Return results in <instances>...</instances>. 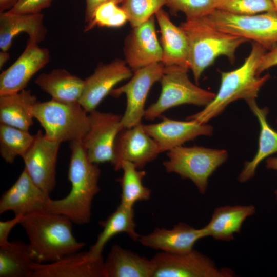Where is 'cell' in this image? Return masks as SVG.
I'll list each match as a JSON object with an SVG mask.
<instances>
[{"label": "cell", "instance_id": "8d00e7d4", "mask_svg": "<svg viewBox=\"0 0 277 277\" xmlns=\"http://www.w3.org/2000/svg\"><path fill=\"white\" fill-rule=\"evenodd\" d=\"M24 215H16L13 219L7 221H0V247L7 244L8 236L13 228L21 223Z\"/></svg>", "mask_w": 277, "mask_h": 277}, {"label": "cell", "instance_id": "603a6c76", "mask_svg": "<svg viewBox=\"0 0 277 277\" xmlns=\"http://www.w3.org/2000/svg\"><path fill=\"white\" fill-rule=\"evenodd\" d=\"M104 270L105 277H153L154 264L151 259L115 244L104 260Z\"/></svg>", "mask_w": 277, "mask_h": 277}, {"label": "cell", "instance_id": "ba28073f", "mask_svg": "<svg viewBox=\"0 0 277 277\" xmlns=\"http://www.w3.org/2000/svg\"><path fill=\"white\" fill-rule=\"evenodd\" d=\"M219 29L252 40L267 50L277 47V14L267 12L253 15H237L215 10L208 16Z\"/></svg>", "mask_w": 277, "mask_h": 277}, {"label": "cell", "instance_id": "5b68a950", "mask_svg": "<svg viewBox=\"0 0 277 277\" xmlns=\"http://www.w3.org/2000/svg\"><path fill=\"white\" fill-rule=\"evenodd\" d=\"M78 102L66 103L54 99L38 102L33 115L49 140L61 143L82 141L90 128L89 115Z\"/></svg>", "mask_w": 277, "mask_h": 277}, {"label": "cell", "instance_id": "484cf974", "mask_svg": "<svg viewBox=\"0 0 277 277\" xmlns=\"http://www.w3.org/2000/svg\"><path fill=\"white\" fill-rule=\"evenodd\" d=\"M37 102L30 90L0 96V123L28 131L33 123V109Z\"/></svg>", "mask_w": 277, "mask_h": 277}, {"label": "cell", "instance_id": "277c9868", "mask_svg": "<svg viewBox=\"0 0 277 277\" xmlns=\"http://www.w3.org/2000/svg\"><path fill=\"white\" fill-rule=\"evenodd\" d=\"M180 27L188 41L190 69L196 83H198L204 71L219 56H226L233 63L236 49L249 41L219 29L208 16L186 19L181 23Z\"/></svg>", "mask_w": 277, "mask_h": 277}, {"label": "cell", "instance_id": "d4e9b609", "mask_svg": "<svg viewBox=\"0 0 277 277\" xmlns=\"http://www.w3.org/2000/svg\"><path fill=\"white\" fill-rule=\"evenodd\" d=\"M34 82L52 99L66 103L78 102L85 86V80L64 69L42 73Z\"/></svg>", "mask_w": 277, "mask_h": 277}, {"label": "cell", "instance_id": "ac0fdd59", "mask_svg": "<svg viewBox=\"0 0 277 277\" xmlns=\"http://www.w3.org/2000/svg\"><path fill=\"white\" fill-rule=\"evenodd\" d=\"M146 133L158 145L161 153L182 146L185 142L200 136H209L213 128L209 124H200L192 120L181 121L164 117L158 123L144 125Z\"/></svg>", "mask_w": 277, "mask_h": 277}, {"label": "cell", "instance_id": "30bf717a", "mask_svg": "<svg viewBox=\"0 0 277 277\" xmlns=\"http://www.w3.org/2000/svg\"><path fill=\"white\" fill-rule=\"evenodd\" d=\"M164 68L165 66L161 62L141 68L134 72L128 83L110 92V94L115 97L122 94L126 96L127 106L121 118L124 128H131L142 123L148 93L152 85L160 81Z\"/></svg>", "mask_w": 277, "mask_h": 277}, {"label": "cell", "instance_id": "2e32d148", "mask_svg": "<svg viewBox=\"0 0 277 277\" xmlns=\"http://www.w3.org/2000/svg\"><path fill=\"white\" fill-rule=\"evenodd\" d=\"M155 15L142 24L133 27L125 38V62L134 72L151 64L161 62L162 48L156 34Z\"/></svg>", "mask_w": 277, "mask_h": 277}, {"label": "cell", "instance_id": "7402d4cb", "mask_svg": "<svg viewBox=\"0 0 277 277\" xmlns=\"http://www.w3.org/2000/svg\"><path fill=\"white\" fill-rule=\"evenodd\" d=\"M42 13L29 14H12L7 11L0 13V49L7 51L13 38L21 32L26 33L29 39L38 43L43 41L47 33Z\"/></svg>", "mask_w": 277, "mask_h": 277}, {"label": "cell", "instance_id": "9c48e42d", "mask_svg": "<svg viewBox=\"0 0 277 277\" xmlns=\"http://www.w3.org/2000/svg\"><path fill=\"white\" fill-rule=\"evenodd\" d=\"M154 264L153 277H230L232 270L219 268L213 261L193 249L184 253L161 251L151 258Z\"/></svg>", "mask_w": 277, "mask_h": 277}, {"label": "cell", "instance_id": "3957f363", "mask_svg": "<svg viewBox=\"0 0 277 277\" xmlns=\"http://www.w3.org/2000/svg\"><path fill=\"white\" fill-rule=\"evenodd\" d=\"M266 52L264 47L254 42L242 65L232 71L220 72V86L213 100L202 110L188 117L187 120L206 124L236 100L243 99L247 104L255 101L261 88L270 77L268 73L261 77L258 74L260 62Z\"/></svg>", "mask_w": 277, "mask_h": 277}, {"label": "cell", "instance_id": "1f68e13d", "mask_svg": "<svg viewBox=\"0 0 277 277\" xmlns=\"http://www.w3.org/2000/svg\"><path fill=\"white\" fill-rule=\"evenodd\" d=\"M167 0H124L121 8L126 12L132 27L148 20L164 5Z\"/></svg>", "mask_w": 277, "mask_h": 277}, {"label": "cell", "instance_id": "52a82bcc", "mask_svg": "<svg viewBox=\"0 0 277 277\" xmlns=\"http://www.w3.org/2000/svg\"><path fill=\"white\" fill-rule=\"evenodd\" d=\"M189 69L179 66H165L157 100L145 111L144 117L153 120L168 109L183 104L206 106L215 93L194 84L188 75Z\"/></svg>", "mask_w": 277, "mask_h": 277}, {"label": "cell", "instance_id": "836d02e7", "mask_svg": "<svg viewBox=\"0 0 277 277\" xmlns=\"http://www.w3.org/2000/svg\"><path fill=\"white\" fill-rule=\"evenodd\" d=\"M216 9L244 15L275 12L271 0H217Z\"/></svg>", "mask_w": 277, "mask_h": 277}, {"label": "cell", "instance_id": "f546056e", "mask_svg": "<svg viewBox=\"0 0 277 277\" xmlns=\"http://www.w3.org/2000/svg\"><path fill=\"white\" fill-rule=\"evenodd\" d=\"M121 169L123 171V176L117 180L121 186L120 204L132 209L136 202L148 200L151 191L142 183L146 175L145 171L137 169L133 163L128 161L123 162Z\"/></svg>", "mask_w": 277, "mask_h": 277}, {"label": "cell", "instance_id": "9a60e30c", "mask_svg": "<svg viewBox=\"0 0 277 277\" xmlns=\"http://www.w3.org/2000/svg\"><path fill=\"white\" fill-rule=\"evenodd\" d=\"M132 76V70L125 60L117 58L108 64H100L94 73L85 80L78 103L89 113L96 109L117 83Z\"/></svg>", "mask_w": 277, "mask_h": 277}, {"label": "cell", "instance_id": "44dd1931", "mask_svg": "<svg viewBox=\"0 0 277 277\" xmlns=\"http://www.w3.org/2000/svg\"><path fill=\"white\" fill-rule=\"evenodd\" d=\"M154 15L161 33V63L165 66L175 65L190 69L189 46L185 33L172 22L162 8Z\"/></svg>", "mask_w": 277, "mask_h": 277}, {"label": "cell", "instance_id": "4316f807", "mask_svg": "<svg viewBox=\"0 0 277 277\" xmlns=\"http://www.w3.org/2000/svg\"><path fill=\"white\" fill-rule=\"evenodd\" d=\"M248 105L259 121L260 132L257 152L252 160L245 163L244 168L238 176V179L241 183L252 179L260 163L265 159L277 152V131L267 122L268 108L266 107L260 108L255 101L248 103Z\"/></svg>", "mask_w": 277, "mask_h": 277}, {"label": "cell", "instance_id": "d6986e66", "mask_svg": "<svg viewBox=\"0 0 277 277\" xmlns=\"http://www.w3.org/2000/svg\"><path fill=\"white\" fill-rule=\"evenodd\" d=\"M49 197L24 169L16 182L2 195L0 214L11 211L15 216L26 215L44 210Z\"/></svg>", "mask_w": 277, "mask_h": 277}, {"label": "cell", "instance_id": "4fadbf2b", "mask_svg": "<svg viewBox=\"0 0 277 277\" xmlns=\"http://www.w3.org/2000/svg\"><path fill=\"white\" fill-rule=\"evenodd\" d=\"M160 153L158 145L146 133L141 123L131 128H123L118 133L111 163L115 171L121 169L124 161L131 162L141 169Z\"/></svg>", "mask_w": 277, "mask_h": 277}, {"label": "cell", "instance_id": "f35d334b", "mask_svg": "<svg viewBox=\"0 0 277 277\" xmlns=\"http://www.w3.org/2000/svg\"><path fill=\"white\" fill-rule=\"evenodd\" d=\"M124 0H86V7L85 20L86 24L92 19L95 9L101 5L107 2H114L117 4L122 3Z\"/></svg>", "mask_w": 277, "mask_h": 277}, {"label": "cell", "instance_id": "e575fe53", "mask_svg": "<svg viewBox=\"0 0 277 277\" xmlns=\"http://www.w3.org/2000/svg\"><path fill=\"white\" fill-rule=\"evenodd\" d=\"M217 0H167L166 5L173 14L183 12L186 19L210 15L216 9Z\"/></svg>", "mask_w": 277, "mask_h": 277}, {"label": "cell", "instance_id": "74e56055", "mask_svg": "<svg viewBox=\"0 0 277 277\" xmlns=\"http://www.w3.org/2000/svg\"><path fill=\"white\" fill-rule=\"evenodd\" d=\"M277 65V47L267 51L262 56L258 68L260 75L263 72Z\"/></svg>", "mask_w": 277, "mask_h": 277}, {"label": "cell", "instance_id": "7c38bea8", "mask_svg": "<svg viewBox=\"0 0 277 277\" xmlns=\"http://www.w3.org/2000/svg\"><path fill=\"white\" fill-rule=\"evenodd\" d=\"M61 143L50 140L38 130L28 149L21 156L25 170L35 184L50 194L56 184V168Z\"/></svg>", "mask_w": 277, "mask_h": 277}, {"label": "cell", "instance_id": "d6a6232c", "mask_svg": "<svg viewBox=\"0 0 277 277\" xmlns=\"http://www.w3.org/2000/svg\"><path fill=\"white\" fill-rule=\"evenodd\" d=\"M128 21L125 11L114 2H107L99 6L95 10L92 19L87 24L84 31H88L96 26L116 28Z\"/></svg>", "mask_w": 277, "mask_h": 277}, {"label": "cell", "instance_id": "60d3db41", "mask_svg": "<svg viewBox=\"0 0 277 277\" xmlns=\"http://www.w3.org/2000/svg\"><path fill=\"white\" fill-rule=\"evenodd\" d=\"M266 167L268 169L277 171V157H269L266 161ZM277 200V189L274 192Z\"/></svg>", "mask_w": 277, "mask_h": 277}, {"label": "cell", "instance_id": "cb8c5ba5", "mask_svg": "<svg viewBox=\"0 0 277 277\" xmlns=\"http://www.w3.org/2000/svg\"><path fill=\"white\" fill-rule=\"evenodd\" d=\"M255 212L252 205L226 206L216 208L210 222L203 227L206 236L217 240L230 241L239 233L244 221Z\"/></svg>", "mask_w": 277, "mask_h": 277}, {"label": "cell", "instance_id": "b9f144b4", "mask_svg": "<svg viewBox=\"0 0 277 277\" xmlns=\"http://www.w3.org/2000/svg\"><path fill=\"white\" fill-rule=\"evenodd\" d=\"M10 58V54L7 51H2L0 52V68L1 69L4 65L8 61Z\"/></svg>", "mask_w": 277, "mask_h": 277}, {"label": "cell", "instance_id": "7bdbcfd3", "mask_svg": "<svg viewBox=\"0 0 277 277\" xmlns=\"http://www.w3.org/2000/svg\"><path fill=\"white\" fill-rule=\"evenodd\" d=\"M271 1L273 3L275 11L277 14V0H271Z\"/></svg>", "mask_w": 277, "mask_h": 277}, {"label": "cell", "instance_id": "7a4b0ae2", "mask_svg": "<svg viewBox=\"0 0 277 277\" xmlns=\"http://www.w3.org/2000/svg\"><path fill=\"white\" fill-rule=\"evenodd\" d=\"M72 223L65 216L45 209L24 215L20 224L28 236L33 260L51 263L84 248L85 243L73 235Z\"/></svg>", "mask_w": 277, "mask_h": 277}, {"label": "cell", "instance_id": "83f0119b", "mask_svg": "<svg viewBox=\"0 0 277 277\" xmlns=\"http://www.w3.org/2000/svg\"><path fill=\"white\" fill-rule=\"evenodd\" d=\"M103 230L98 235L94 244L88 250L94 257L103 256L105 245L113 236L120 233H126L133 241H138L141 235L136 230L133 208H126L120 204L107 219L100 222Z\"/></svg>", "mask_w": 277, "mask_h": 277}, {"label": "cell", "instance_id": "5bb4252c", "mask_svg": "<svg viewBox=\"0 0 277 277\" xmlns=\"http://www.w3.org/2000/svg\"><path fill=\"white\" fill-rule=\"evenodd\" d=\"M50 60L46 48L28 39L23 52L13 64L0 74V96L24 90L32 76Z\"/></svg>", "mask_w": 277, "mask_h": 277}, {"label": "cell", "instance_id": "6da1fadb", "mask_svg": "<svg viewBox=\"0 0 277 277\" xmlns=\"http://www.w3.org/2000/svg\"><path fill=\"white\" fill-rule=\"evenodd\" d=\"M71 155L68 179L71 190L65 197L47 199L45 210L61 214L73 223L84 225L90 222L93 200L100 190L98 186L101 170L91 162L82 141L70 142Z\"/></svg>", "mask_w": 277, "mask_h": 277}, {"label": "cell", "instance_id": "ee69618b", "mask_svg": "<svg viewBox=\"0 0 277 277\" xmlns=\"http://www.w3.org/2000/svg\"><path fill=\"white\" fill-rule=\"evenodd\" d=\"M276 123H277V120H276Z\"/></svg>", "mask_w": 277, "mask_h": 277}, {"label": "cell", "instance_id": "d590c367", "mask_svg": "<svg viewBox=\"0 0 277 277\" xmlns=\"http://www.w3.org/2000/svg\"><path fill=\"white\" fill-rule=\"evenodd\" d=\"M52 0H18L14 6L7 11L12 14H29L41 13L49 7Z\"/></svg>", "mask_w": 277, "mask_h": 277}, {"label": "cell", "instance_id": "ffe728a7", "mask_svg": "<svg viewBox=\"0 0 277 277\" xmlns=\"http://www.w3.org/2000/svg\"><path fill=\"white\" fill-rule=\"evenodd\" d=\"M203 228L196 229L183 223L173 228H156L150 233L141 235L138 241L143 246L170 253H184L192 251L195 243L206 237Z\"/></svg>", "mask_w": 277, "mask_h": 277}, {"label": "cell", "instance_id": "f1b7e54d", "mask_svg": "<svg viewBox=\"0 0 277 277\" xmlns=\"http://www.w3.org/2000/svg\"><path fill=\"white\" fill-rule=\"evenodd\" d=\"M34 263L28 244L14 241L0 247V277H32Z\"/></svg>", "mask_w": 277, "mask_h": 277}, {"label": "cell", "instance_id": "ab89813d", "mask_svg": "<svg viewBox=\"0 0 277 277\" xmlns=\"http://www.w3.org/2000/svg\"><path fill=\"white\" fill-rule=\"evenodd\" d=\"M18 0H0V13L12 8Z\"/></svg>", "mask_w": 277, "mask_h": 277}, {"label": "cell", "instance_id": "8fae6325", "mask_svg": "<svg viewBox=\"0 0 277 277\" xmlns=\"http://www.w3.org/2000/svg\"><path fill=\"white\" fill-rule=\"evenodd\" d=\"M90 128L82 140L89 160L95 164L112 162L116 137L124 128L122 116L94 110L89 112Z\"/></svg>", "mask_w": 277, "mask_h": 277}, {"label": "cell", "instance_id": "4dcf8cb0", "mask_svg": "<svg viewBox=\"0 0 277 277\" xmlns=\"http://www.w3.org/2000/svg\"><path fill=\"white\" fill-rule=\"evenodd\" d=\"M34 135L28 131L0 123V153L7 163L13 164L31 145Z\"/></svg>", "mask_w": 277, "mask_h": 277}, {"label": "cell", "instance_id": "e0dca14e", "mask_svg": "<svg viewBox=\"0 0 277 277\" xmlns=\"http://www.w3.org/2000/svg\"><path fill=\"white\" fill-rule=\"evenodd\" d=\"M32 277H105L103 256L78 251L49 263L33 265Z\"/></svg>", "mask_w": 277, "mask_h": 277}, {"label": "cell", "instance_id": "8992f818", "mask_svg": "<svg viewBox=\"0 0 277 277\" xmlns=\"http://www.w3.org/2000/svg\"><path fill=\"white\" fill-rule=\"evenodd\" d=\"M168 160L163 164L168 173H175L183 179H189L200 192L205 194L208 179L228 156L224 149L202 146H180L167 152Z\"/></svg>", "mask_w": 277, "mask_h": 277}]
</instances>
